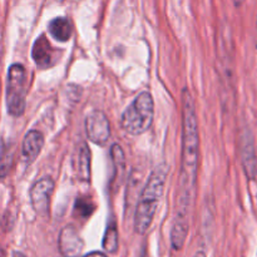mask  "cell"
<instances>
[{"instance_id": "cell-21", "label": "cell", "mask_w": 257, "mask_h": 257, "mask_svg": "<svg viewBox=\"0 0 257 257\" xmlns=\"http://www.w3.org/2000/svg\"><path fill=\"white\" fill-rule=\"evenodd\" d=\"M0 257H5V251L3 250L2 246H0Z\"/></svg>"}, {"instance_id": "cell-16", "label": "cell", "mask_w": 257, "mask_h": 257, "mask_svg": "<svg viewBox=\"0 0 257 257\" xmlns=\"http://www.w3.org/2000/svg\"><path fill=\"white\" fill-rule=\"evenodd\" d=\"M118 240V230L114 222H110L105 230L104 237H103V248L109 253H115L119 245Z\"/></svg>"}, {"instance_id": "cell-15", "label": "cell", "mask_w": 257, "mask_h": 257, "mask_svg": "<svg viewBox=\"0 0 257 257\" xmlns=\"http://www.w3.org/2000/svg\"><path fill=\"white\" fill-rule=\"evenodd\" d=\"M95 208H97V206H95L94 201L92 198L88 197V196H80L75 201L74 213L78 217L87 220L94 213Z\"/></svg>"}, {"instance_id": "cell-22", "label": "cell", "mask_w": 257, "mask_h": 257, "mask_svg": "<svg viewBox=\"0 0 257 257\" xmlns=\"http://www.w3.org/2000/svg\"><path fill=\"white\" fill-rule=\"evenodd\" d=\"M141 257H147V256H146V251L145 250H143L142 253H141Z\"/></svg>"}, {"instance_id": "cell-14", "label": "cell", "mask_w": 257, "mask_h": 257, "mask_svg": "<svg viewBox=\"0 0 257 257\" xmlns=\"http://www.w3.org/2000/svg\"><path fill=\"white\" fill-rule=\"evenodd\" d=\"M13 147L9 143H0V178L4 180L12 168L13 160H14Z\"/></svg>"}, {"instance_id": "cell-8", "label": "cell", "mask_w": 257, "mask_h": 257, "mask_svg": "<svg viewBox=\"0 0 257 257\" xmlns=\"http://www.w3.org/2000/svg\"><path fill=\"white\" fill-rule=\"evenodd\" d=\"M58 247L64 257H80L84 250V241L74 226H65L58 237Z\"/></svg>"}, {"instance_id": "cell-1", "label": "cell", "mask_w": 257, "mask_h": 257, "mask_svg": "<svg viewBox=\"0 0 257 257\" xmlns=\"http://www.w3.org/2000/svg\"><path fill=\"white\" fill-rule=\"evenodd\" d=\"M200 136L195 102L188 88L182 90V155L178 177L177 211L175 218L190 221L197 183Z\"/></svg>"}, {"instance_id": "cell-7", "label": "cell", "mask_w": 257, "mask_h": 257, "mask_svg": "<svg viewBox=\"0 0 257 257\" xmlns=\"http://www.w3.org/2000/svg\"><path fill=\"white\" fill-rule=\"evenodd\" d=\"M240 156L245 175L248 180H255L257 176V157L255 141L250 130H245L241 133Z\"/></svg>"}, {"instance_id": "cell-19", "label": "cell", "mask_w": 257, "mask_h": 257, "mask_svg": "<svg viewBox=\"0 0 257 257\" xmlns=\"http://www.w3.org/2000/svg\"><path fill=\"white\" fill-rule=\"evenodd\" d=\"M195 257H206V253H205V252H202V251H200V252L196 253Z\"/></svg>"}, {"instance_id": "cell-12", "label": "cell", "mask_w": 257, "mask_h": 257, "mask_svg": "<svg viewBox=\"0 0 257 257\" xmlns=\"http://www.w3.org/2000/svg\"><path fill=\"white\" fill-rule=\"evenodd\" d=\"M90 150L85 143H82L78 151V162H77V177L83 182L90 181Z\"/></svg>"}, {"instance_id": "cell-10", "label": "cell", "mask_w": 257, "mask_h": 257, "mask_svg": "<svg viewBox=\"0 0 257 257\" xmlns=\"http://www.w3.org/2000/svg\"><path fill=\"white\" fill-rule=\"evenodd\" d=\"M44 146V136L40 131L32 130L25 135L22 145V158L25 165H32L42 152Z\"/></svg>"}, {"instance_id": "cell-9", "label": "cell", "mask_w": 257, "mask_h": 257, "mask_svg": "<svg viewBox=\"0 0 257 257\" xmlns=\"http://www.w3.org/2000/svg\"><path fill=\"white\" fill-rule=\"evenodd\" d=\"M32 58L40 69H47L55 64L57 62L55 49L52 47L49 40L45 38V35H42L34 42L32 48Z\"/></svg>"}, {"instance_id": "cell-6", "label": "cell", "mask_w": 257, "mask_h": 257, "mask_svg": "<svg viewBox=\"0 0 257 257\" xmlns=\"http://www.w3.org/2000/svg\"><path fill=\"white\" fill-rule=\"evenodd\" d=\"M85 133L90 142L104 146L110 137V124L102 110H93L85 118Z\"/></svg>"}, {"instance_id": "cell-4", "label": "cell", "mask_w": 257, "mask_h": 257, "mask_svg": "<svg viewBox=\"0 0 257 257\" xmlns=\"http://www.w3.org/2000/svg\"><path fill=\"white\" fill-rule=\"evenodd\" d=\"M27 97V72L22 64H12L7 78V108L13 117H20L25 112Z\"/></svg>"}, {"instance_id": "cell-5", "label": "cell", "mask_w": 257, "mask_h": 257, "mask_svg": "<svg viewBox=\"0 0 257 257\" xmlns=\"http://www.w3.org/2000/svg\"><path fill=\"white\" fill-rule=\"evenodd\" d=\"M54 191V181L50 177H43L30 188V202L33 210L40 217L49 215L50 198Z\"/></svg>"}, {"instance_id": "cell-20", "label": "cell", "mask_w": 257, "mask_h": 257, "mask_svg": "<svg viewBox=\"0 0 257 257\" xmlns=\"http://www.w3.org/2000/svg\"><path fill=\"white\" fill-rule=\"evenodd\" d=\"M13 257H25L22 252H14L13 253Z\"/></svg>"}, {"instance_id": "cell-18", "label": "cell", "mask_w": 257, "mask_h": 257, "mask_svg": "<svg viewBox=\"0 0 257 257\" xmlns=\"http://www.w3.org/2000/svg\"><path fill=\"white\" fill-rule=\"evenodd\" d=\"M243 2H245V0H233V3H235L236 7H240V5H242Z\"/></svg>"}, {"instance_id": "cell-13", "label": "cell", "mask_w": 257, "mask_h": 257, "mask_svg": "<svg viewBox=\"0 0 257 257\" xmlns=\"http://www.w3.org/2000/svg\"><path fill=\"white\" fill-rule=\"evenodd\" d=\"M110 158H112L113 168H114L113 181H118L122 178L123 172L125 171V156L119 145L112 146V148H110Z\"/></svg>"}, {"instance_id": "cell-11", "label": "cell", "mask_w": 257, "mask_h": 257, "mask_svg": "<svg viewBox=\"0 0 257 257\" xmlns=\"http://www.w3.org/2000/svg\"><path fill=\"white\" fill-rule=\"evenodd\" d=\"M48 29H49L50 35H52L53 38H55L58 42H68L73 34L72 23H70L69 19L63 17L53 19L52 22L49 23Z\"/></svg>"}, {"instance_id": "cell-17", "label": "cell", "mask_w": 257, "mask_h": 257, "mask_svg": "<svg viewBox=\"0 0 257 257\" xmlns=\"http://www.w3.org/2000/svg\"><path fill=\"white\" fill-rule=\"evenodd\" d=\"M83 257H107V256H105L104 253H102V252H90V253H88V255H85Z\"/></svg>"}, {"instance_id": "cell-2", "label": "cell", "mask_w": 257, "mask_h": 257, "mask_svg": "<svg viewBox=\"0 0 257 257\" xmlns=\"http://www.w3.org/2000/svg\"><path fill=\"white\" fill-rule=\"evenodd\" d=\"M168 166L161 163L151 172L147 183L142 191L135 215V230L140 235H145L151 227L157 211L158 203L165 192Z\"/></svg>"}, {"instance_id": "cell-3", "label": "cell", "mask_w": 257, "mask_h": 257, "mask_svg": "<svg viewBox=\"0 0 257 257\" xmlns=\"http://www.w3.org/2000/svg\"><path fill=\"white\" fill-rule=\"evenodd\" d=\"M155 118V102L151 93L142 92L125 108L120 117L123 131L131 136H140L151 128Z\"/></svg>"}]
</instances>
